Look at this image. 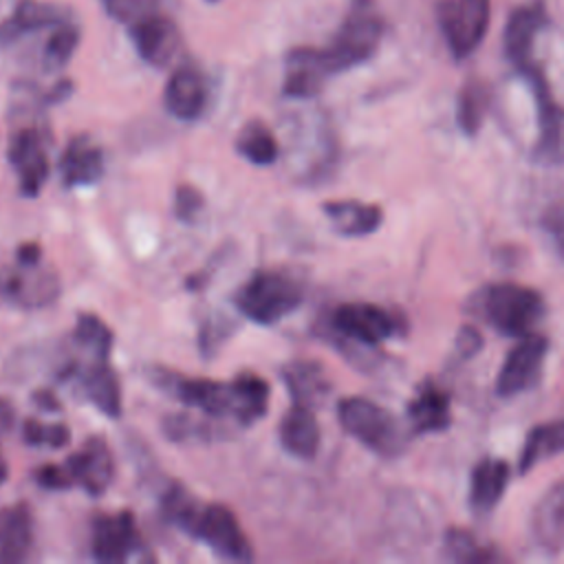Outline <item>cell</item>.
Returning <instances> with one entry per match:
<instances>
[{
    "label": "cell",
    "mask_w": 564,
    "mask_h": 564,
    "mask_svg": "<svg viewBox=\"0 0 564 564\" xmlns=\"http://www.w3.org/2000/svg\"><path fill=\"white\" fill-rule=\"evenodd\" d=\"M280 379L291 397V403L317 408L330 392V381L324 366L315 359H293L280 370Z\"/></svg>",
    "instance_id": "obj_21"
},
{
    "label": "cell",
    "mask_w": 564,
    "mask_h": 564,
    "mask_svg": "<svg viewBox=\"0 0 564 564\" xmlns=\"http://www.w3.org/2000/svg\"><path fill=\"white\" fill-rule=\"evenodd\" d=\"M130 37L139 57L154 68H167L183 46L181 29L165 13H154L130 24Z\"/></svg>",
    "instance_id": "obj_14"
},
{
    "label": "cell",
    "mask_w": 564,
    "mask_h": 564,
    "mask_svg": "<svg viewBox=\"0 0 564 564\" xmlns=\"http://www.w3.org/2000/svg\"><path fill=\"white\" fill-rule=\"evenodd\" d=\"M205 207V196L192 183H181L174 189V216L181 223H194Z\"/></svg>",
    "instance_id": "obj_40"
},
{
    "label": "cell",
    "mask_w": 564,
    "mask_h": 564,
    "mask_svg": "<svg viewBox=\"0 0 564 564\" xmlns=\"http://www.w3.org/2000/svg\"><path fill=\"white\" fill-rule=\"evenodd\" d=\"M533 93L538 110V141L533 145V161L546 167L564 165V108L555 101L544 70L531 62L520 70Z\"/></svg>",
    "instance_id": "obj_6"
},
{
    "label": "cell",
    "mask_w": 564,
    "mask_h": 564,
    "mask_svg": "<svg viewBox=\"0 0 564 564\" xmlns=\"http://www.w3.org/2000/svg\"><path fill=\"white\" fill-rule=\"evenodd\" d=\"M15 262L26 264V267L40 264L42 262V247L37 242H22L15 249Z\"/></svg>",
    "instance_id": "obj_46"
},
{
    "label": "cell",
    "mask_w": 564,
    "mask_h": 564,
    "mask_svg": "<svg viewBox=\"0 0 564 564\" xmlns=\"http://www.w3.org/2000/svg\"><path fill=\"white\" fill-rule=\"evenodd\" d=\"M337 419L346 434L377 456L394 458L405 449V434L399 421L386 408L366 397L339 399Z\"/></svg>",
    "instance_id": "obj_5"
},
{
    "label": "cell",
    "mask_w": 564,
    "mask_h": 564,
    "mask_svg": "<svg viewBox=\"0 0 564 564\" xmlns=\"http://www.w3.org/2000/svg\"><path fill=\"white\" fill-rule=\"evenodd\" d=\"M549 352V339L542 335H524L505 357L502 368L496 379V392L498 397H516L524 390H529L542 370L544 357Z\"/></svg>",
    "instance_id": "obj_13"
},
{
    "label": "cell",
    "mask_w": 564,
    "mask_h": 564,
    "mask_svg": "<svg viewBox=\"0 0 564 564\" xmlns=\"http://www.w3.org/2000/svg\"><path fill=\"white\" fill-rule=\"evenodd\" d=\"M489 101L491 93L482 79L471 77L463 84L456 101V121L467 137H474L480 130L485 115L489 110Z\"/></svg>",
    "instance_id": "obj_32"
},
{
    "label": "cell",
    "mask_w": 564,
    "mask_h": 564,
    "mask_svg": "<svg viewBox=\"0 0 564 564\" xmlns=\"http://www.w3.org/2000/svg\"><path fill=\"white\" fill-rule=\"evenodd\" d=\"M48 137L40 126H24L9 139L7 159L18 176V189L24 198L40 196L48 178Z\"/></svg>",
    "instance_id": "obj_11"
},
{
    "label": "cell",
    "mask_w": 564,
    "mask_h": 564,
    "mask_svg": "<svg viewBox=\"0 0 564 564\" xmlns=\"http://www.w3.org/2000/svg\"><path fill=\"white\" fill-rule=\"evenodd\" d=\"M330 330L361 346H377L401 330L399 317L372 302H344L330 313Z\"/></svg>",
    "instance_id": "obj_10"
},
{
    "label": "cell",
    "mask_w": 564,
    "mask_h": 564,
    "mask_svg": "<svg viewBox=\"0 0 564 564\" xmlns=\"http://www.w3.org/2000/svg\"><path fill=\"white\" fill-rule=\"evenodd\" d=\"M79 44V31L73 24H59L55 26V31L51 33V37L46 40L44 46V66L48 70H59L68 64V59L73 57L75 48Z\"/></svg>",
    "instance_id": "obj_37"
},
{
    "label": "cell",
    "mask_w": 564,
    "mask_h": 564,
    "mask_svg": "<svg viewBox=\"0 0 564 564\" xmlns=\"http://www.w3.org/2000/svg\"><path fill=\"white\" fill-rule=\"evenodd\" d=\"M33 478L35 482L42 487V489H48V491H66L70 489L75 482L66 469V465H55V463H44L40 465L35 471H33Z\"/></svg>",
    "instance_id": "obj_41"
},
{
    "label": "cell",
    "mask_w": 564,
    "mask_h": 564,
    "mask_svg": "<svg viewBox=\"0 0 564 564\" xmlns=\"http://www.w3.org/2000/svg\"><path fill=\"white\" fill-rule=\"evenodd\" d=\"M542 229L546 231V236L551 238L555 251L562 256L564 260V200H557L553 205H549L542 214Z\"/></svg>",
    "instance_id": "obj_42"
},
{
    "label": "cell",
    "mask_w": 564,
    "mask_h": 564,
    "mask_svg": "<svg viewBox=\"0 0 564 564\" xmlns=\"http://www.w3.org/2000/svg\"><path fill=\"white\" fill-rule=\"evenodd\" d=\"M33 511L26 502H15L0 511V562H24L33 549Z\"/></svg>",
    "instance_id": "obj_25"
},
{
    "label": "cell",
    "mask_w": 564,
    "mask_h": 564,
    "mask_svg": "<svg viewBox=\"0 0 564 564\" xmlns=\"http://www.w3.org/2000/svg\"><path fill=\"white\" fill-rule=\"evenodd\" d=\"M236 152L245 161L264 167V165H271L278 161L280 143H278L273 130L264 121L253 119V121L245 123V128L238 132Z\"/></svg>",
    "instance_id": "obj_29"
},
{
    "label": "cell",
    "mask_w": 564,
    "mask_h": 564,
    "mask_svg": "<svg viewBox=\"0 0 564 564\" xmlns=\"http://www.w3.org/2000/svg\"><path fill=\"white\" fill-rule=\"evenodd\" d=\"M546 24V9L540 0H531L513 9L505 26V55L507 59L522 70L533 62V44L542 26Z\"/></svg>",
    "instance_id": "obj_18"
},
{
    "label": "cell",
    "mask_w": 564,
    "mask_h": 564,
    "mask_svg": "<svg viewBox=\"0 0 564 564\" xmlns=\"http://www.w3.org/2000/svg\"><path fill=\"white\" fill-rule=\"evenodd\" d=\"M57 170L66 189L90 187L104 176V150L88 134H75L66 143Z\"/></svg>",
    "instance_id": "obj_19"
},
{
    "label": "cell",
    "mask_w": 564,
    "mask_h": 564,
    "mask_svg": "<svg viewBox=\"0 0 564 564\" xmlns=\"http://www.w3.org/2000/svg\"><path fill=\"white\" fill-rule=\"evenodd\" d=\"M445 553L454 562H494L498 560L496 549L485 546L478 538L465 529L452 527L445 533Z\"/></svg>",
    "instance_id": "obj_36"
},
{
    "label": "cell",
    "mask_w": 564,
    "mask_h": 564,
    "mask_svg": "<svg viewBox=\"0 0 564 564\" xmlns=\"http://www.w3.org/2000/svg\"><path fill=\"white\" fill-rule=\"evenodd\" d=\"M234 330H236V319H231L220 311L207 313L198 324V337H196L200 357L207 361L214 359L223 348V344L234 335Z\"/></svg>",
    "instance_id": "obj_35"
},
{
    "label": "cell",
    "mask_w": 564,
    "mask_h": 564,
    "mask_svg": "<svg viewBox=\"0 0 564 564\" xmlns=\"http://www.w3.org/2000/svg\"><path fill=\"white\" fill-rule=\"evenodd\" d=\"M62 291L59 275L40 264L26 267H2L0 269V302L7 306H15L22 311H35L51 306Z\"/></svg>",
    "instance_id": "obj_9"
},
{
    "label": "cell",
    "mask_w": 564,
    "mask_h": 564,
    "mask_svg": "<svg viewBox=\"0 0 564 564\" xmlns=\"http://www.w3.org/2000/svg\"><path fill=\"white\" fill-rule=\"evenodd\" d=\"M278 438L286 454H291L300 460L315 458V454L319 449L322 434H319V425H317L313 408L291 403V408L280 419Z\"/></svg>",
    "instance_id": "obj_23"
},
{
    "label": "cell",
    "mask_w": 564,
    "mask_h": 564,
    "mask_svg": "<svg viewBox=\"0 0 564 564\" xmlns=\"http://www.w3.org/2000/svg\"><path fill=\"white\" fill-rule=\"evenodd\" d=\"M148 377L159 390H163L165 394H170L172 399L187 408L200 410L205 416H212L216 421L234 419L245 427L249 425L245 397L240 392L236 377L229 381H216L207 377H187L172 368L161 366H152Z\"/></svg>",
    "instance_id": "obj_1"
},
{
    "label": "cell",
    "mask_w": 564,
    "mask_h": 564,
    "mask_svg": "<svg viewBox=\"0 0 564 564\" xmlns=\"http://www.w3.org/2000/svg\"><path fill=\"white\" fill-rule=\"evenodd\" d=\"M306 286L291 269L264 267L249 275L236 291L234 304L238 313L260 326H271L300 308Z\"/></svg>",
    "instance_id": "obj_2"
},
{
    "label": "cell",
    "mask_w": 564,
    "mask_h": 564,
    "mask_svg": "<svg viewBox=\"0 0 564 564\" xmlns=\"http://www.w3.org/2000/svg\"><path fill=\"white\" fill-rule=\"evenodd\" d=\"M143 538L134 513L123 509L117 513H97L90 522V553L97 562L117 564L143 551Z\"/></svg>",
    "instance_id": "obj_12"
},
{
    "label": "cell",
    "mask_w": 564,
    "mask_h": 564,
    "mask_svg": "<svg viewBox=\"0 0 564 564\" xmlns=\"http://www.w3.org/2000/svg\"><path fill=\"white\" fill-rule=\"evenodd\" d=\"M456 344H458V352H460L463 357H471L474 352H478V348H480L482 341H480V335H478L476 328L463 326L460 333H458Z\"/></svg>",
    "instance_id": "obj_44"
},
{
    "label": "cell",
    "mask_w": 564,
    "mask_h": 564,
    "mask_svg": "<svg viewBox=\"0 0 564 564\" xmlns=\"http://www.w3.org/2000/svg\"><path fill=\"white\" fill-rule=\"evenodd\" d=\"M511 478V467L500 458H482L469 476V507L476 513H489L502 498Z\"/></svg>",
    "instance_id": "obj_28"
},
{
    "label": "cell",
    "mask_w": 564,
    "mask_h": 564,
    "mask_svg": "<svg viewBox=\"0 0 564 564\" xmlns=\"http://www.w3.org/2000/svg\"><path fill=\"white\" fill-rule=\"evenodd\" d=\"M438 24L454 57L471 55L489 26L491 0H441Z\"/></svg>",
    "instance_id": "obj_8"
},
{
    "label": "cell",
    "mask_w": 564,
    "mask_h": 564,
    "mask_svg": "<svg viewBox=\"0 0 564 564\" xmlns=\"http://www.w3.org/2000/svg\"><path fill=\"white\" fill-rule=\"evenodd\" d=\"M66 469L73 482L88 496H104L115 478V458L106 438L88 436L84 445L66 458Z\"/></svg>",
    "instance_id": "obj_15"
},
{
    "label": "cell",
    "mask_w": 564,
    "mask_h": 564,
    "mask_svg": "<svg viewBox=\"0 0 564 564\" xmlns=\"http://www.w3.org/2000/svg\"><path fill=\"white\" fill-rule=\"evenodd\" d=\"M31 401L44 410V412H62V403L57 399V394L51 390V388H37L33 394H31Z\"/></svg>",
    "instance_id": "obj_45"
},
{
    "label": "cell",
    "mask_w": 564,
    "mask_h": 564,
    "mask_svg": "<svg viewBox=\"0 0 564 564\" xmlns=\"http://www.w3.org/2000/svg\"><path fill=\"white\" fill-rule=\"evenodd\" d=\"M13 421H15V408H13L11 399L0 397V438H2L7 432H11Z\"/></svg>",
    "instance_id": "obj_48"
},
{
    "label": "cell",
    "mask_w": 564,
    "mask_h": 564,
    "mask_svg": "<svg viewBox=\"0 0 564 564\" xmlns=\"http://www.w3.org/2000/svg\"><path fill=\"white\" fill-rule=\"evenodd\" d=\"M408 421L414 434L447 430L452 423L449 394L432 379H425L408 401Z\"/></svg>",
    "instance_id": "obj_24"
},
{
    "label": "cell",
    "mask_w": 564,
    "mask_h": 564,
    "mask_svg": "<svg viewBox=\"0 0 564 564\" xmlns=\"http://www.w3.org/2000/svg\"><path fill=\"white\" fill-rule=\"evenodd\" d=\"M560 452H564V421L535 425L527 434L524 447L520 452L518 469H520V474H527L531 467H535V463L551 458Z\"/></svg>",
    "instance_id": "obj_31"
},
{
    "label": "cell",
    "mask_w": 564,
    "mask_h": 564,
    "mask_svg": "<svg viewBox=\"0 0 564 564\" xmlns=\"http://www.w3.org/2000/svg\"><path fill=\"white\" fill-rule=\"evenodd\" d=\"M326 77L330 75L322 62L319 48L297 46L286 55L282 93L291 99H311L322 93Z\"/></svg>",
    "instance_id": "obj_20"
},
{
    "label": "cell",
    "mask_w": 564,
    "mask_h": 564,
    "mask_svg": "<svg viewBox=\"0 0 564 564\" xmlns=\"http://www.w3.org/2000/svg\"><path fill=\"white\" fill-rule=\"evenodd\" d=\"M218 262H223V251H218L216 258H212L205 267H200L198 271L189 273V275L185 278V289H187V291H200L203 286H207V284H209V278H212V273H214V269L218 267Z\"/></svg>",
    "instance_id": "obj_43"
},
{
    "label": "cell",
    "mask_w": 564,
    "mask_h": 564,
    "mask_svg": "<svg viewBox=\"0 0 564 564\" xmlns=\"http://www.w3.org/2000/svg\"><path fill=\"white\" fill-rule=\"evenodd\" d=\"M324 216L330 220L333 229L346 238L368 236L383 223V212L375 203H361L355 198L326 200L322 205Z\"/></svg>",
    "instance_id": "obj_27"
},
{
    "label": "cell",
    "mask_w": 564,
    "mask_h": 564,
    "mask_svg": "<svg viewBox=\"0 0 564 564\" xmlns=\"http://www.w3.org/2000/svg\"><path fill=\"white\" fill-rule=\"evenodd\" d=\"M214 423L216 419L212 416L203 419L189 412H174L163 416L161 430L172 443H209L229 434L223 427H216Z\"/></svg>",
    "instance_id": "obj_30"
},
{
    "label": "cell",
    "mask_w": 564,
    "mask_h": 564,
    "mask_svg": "<svg viewBox=\"0 0 564 564\" xmlns=\"http://www.w3.org/2000/svg\"><path fill=\"white\" fill-rule=\"evenodd\" d=\"M68 18V11H64L57 4L40 2V0H20L15 11L0 22V46L13 44L15 40L44 29V26H59Z\"/></svg>",
    "instance_id": "obj_26"
},
{
    "label": "cell",
    "mask_w": 564,
    "mask_h": 564,
    "mask_svg": "<svg viewBox=\"0 0 564 564\" xmlns=\"http://www.w3.org/2000/svg\"><path fill=\"white\" fill-rule=\"evenodd\" d=\"M106 13L123 24H134L148 15L163 13L167 0H101Z\"/></svg>",
    "instance_id": "obj_39"
},
{
    "label": "cell",
    "mask_w": 564,
    "mask_h": 564,
    "mask_svg": "<svg viewBox=\"0 0 564 564\" xmlns=\"http://www.w3.org/2000/svg\"><path fill=\"white\" fill-rule=\"evenodd\" d=\"M73 93V82L70 79H59L46 95H44V104H59L64 99H68Z\"/></svg>",
    "instance_id": "obj_47"
},
{
    "label": "cell",
    "mask_w": 564,
    "mask_h": 564,
    "mask_svg": "<svg viewBox=\"0 0 564 564\" xmlns=\"http://www.w3.org/2000/svg\"><path fill=\"white\" fill-rule=\"evenodd\" d=\"M187 535L209 546L216 555L234 562H251L253 549L238 518L227 505L203 502Z\"/></svg>",
    "instance_id": "obj_7"
},
{
    "label": "cell",
    "mask_w": 564,
    "mask_h": 564,
    "mask_svg": "<svg viewBox=\"0 0 564 564\" xmlns=\"http://www.w3.org/2000/svg\"><path fill=\"white\" fill-rule=\"evenodd\" d=\"M381 33L383 20L372 4L366 0L355 2L330 44L319 48L328 75H337L368 62L381 42Z\"/></svg>",
    "instance_id": "obj_4"
},
{
    "label": "cell",
    "mask_w": 564,
    "mask_h": 564,
    "mask_svg": "<svg viewBox=\"0 0 564 564\" xmlns=\"http://www.w3.org/2000/svg\"><path fill=\"white\" fill-rule=\"evenodd\" d=\"M73 339L93 359H110L115 346V333L95 313H79L73 328Z\"/></svg>",
    "instance_id": "obj_33"
},
{
    "label": "cell",
    "mask_w": 564,
    "mask_h": 564,
    "mask_svg": "<svg viewBox=\"0 0 564 564\" xmlns=\"http://www.w3.org/2000/svg\"><path fill=\"white\" fill-rule=\"evenodd\" d=\"M82 397L90 401L101 414L108 419H119L121 416V383L108 359H93L88 364L75 361V372L73 379Z\"/></svg>",
    "instance_id": "obj_16"
},
{
    "label": "cell",
    "mask_w": 564,
    "mask_h": 564,
    "mask_svg": "<svg viewBox=\"0 0 564 564\" xmlns=\"http://www.w3.org/2000/svg\"><path fill=\"white\" fill-rule=\"evenodd\" d=\"M478 315L498 333L524 337L544 315L542 295L524 284L498 282L489 284L476 295Z\"/></svg>",
    "instance_id": "obj_3"
},
{
    "label": "cell",
    "mask_w": 564,
    "mask_h": 564,
    "mask_svg": "<svg viewBox=\"0 0 564 564\" xmlns=\"http://www.w3.org/2000/svg\"><path fill=\"white\" fill-rule=\"evenodd\" d=\"M163 104L178 121H196L207 106V84L194 64H181L165 82Z\"/></svg>",
    "instance_id": "obj_17"
},
{
    "label": "cell",
    "mask_w": 564,
    "mask_h": 564,
    "mask_svg": "<svg viewBox=\"0 0 564 564\" xmlns=\"http://www.w3.org/2000/svg\"><path fill=\"white\" fill-rule=\"evenodd\" d=\"M200 505H203V502H200L183 482H178V480H170L167 487H165L163 494H161V500H159L161 516H163L170 524L178 527V529L185 531V533L189 531V527H192V522H194V518H196Z\"/></svg>",
    "instance_id": "obj_34"
},
{
    "label": "cell",
    "mask_w": 564,
    "mask_h": 564,
    "mask_svg": "<svg viewBox=\"0 0 564 564\" xmlns=\"http://www.w3.org/2000/svg\"><path fill=\"white\" fill-rule=\"evenodd\" d=\"M531 533L544 551L564 553V480L551 485L535 502Z\"/></svg>",
    "instance_id": "obj_22"
},
{
    "label": "cell",
    "mask_w": 564,
    "mask_h": 564,
    "mask_svg": "<svg viewBox=\"0 0 564 564\" xmlns=\"http://www.w3.org/2000/svg\"><path fill=\"white\" fill-rule=\"evenodd\" d=\"M7 476H9V467H7V463L0 458V485L7 480Z\"/></svg>",
    "instance_id": "obj_49"
},
{
    "label": "cell",
    "mask_w": 564,
    "mask_h": 564,
    "mask_svg": "<svg viewBox=\"0 0 564 564\" xmlns=\"http://www.w3.org/2000/svg\"><path fill=\"white\" fill-rule=\"evenodd\" d=\"M22 438L33 447L62 449L70 441V427L66 423H40L37 419H26L22 423Z\"/></svg>",
    "instance_id": "obj_38"
}]
</instances>
